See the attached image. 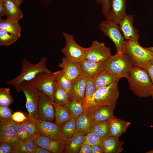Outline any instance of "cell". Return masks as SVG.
<instances>
[{
    "mask_svg": "<svg viewBox=\"0 0 153 153\" xmlns=\"http://www.w3.org/2000/svg\"><path fill=\"white\" fill-rule=\"evenodd\" d=\"M46 57H42L38 63L33 64L27 59L24 58L21 63L20 74L15 78L6 82L5 84L13 86L18 93L20 92V86L22 83L32 80L40 73L50 71L46 67Z\"/></svg>",
    "mask_w": 153,
    "mask_h": 153,
    "instance_id": "1",
    "label": "cell"
},
{
    "mask_svg": "<svg viewBox=\"0 0 153 153\" xmlns=\"http://www.w3.org/2000/svg\"><path fill=\"white\" fill-rule=\"evenodd\" d=\"M127 79L129 89L135 95L141 98L151 96L153 84L144 69L134 66Z\"/></svg>",
    "mask_w": 153,
    "mask_h": 153,
    "instance_id": "2",
    "label": "cell"
},
{
    "mask_svg": "<svg viewBox=\"0 0 153 153\" xmlns=\"http://www.w3.org/2000/svg\"><path fill=\"white\" fill-rule=\"evenodd\" d=\"M134 66L132 60L128 55L116 52L106 61L105 69L120 78L128 79Z\"/></svg>",
    "mask_w": 153,
    "mask_h": 153,
    "instance_id": "3",
    "label": "cell"
},
{
    "mask_svg": "<svg viewBox=\"0 0 153 153\" xmlns=\"http://www.w3.org/2000/svg\"><path fill=\"white\" fill-rule=\"evenodd\" d=\"M124 53L132 59L135 66L143 69L153 60V52L131 41H126Z\"/></svg>",
    "mask_w": 153,
    "mask_h": 153,
    "instance_id": "4",
    "label": "cell"
},
{
    "mask_svg": "<svg viewBox=\"0 0 153 153\" xmlns=\"http://www.w3.org/2000/svg\"><path fill=\"white\" fill-rule=\"evenodd\" d=\"M20 89L26 97V107L28 112V117L35 122L39 118L38 104L40 91L31 80L22 83Z\"/></svg>",
    "mask_w": 153,
    "mask_h": 153,
    "instance_id": "5",
    "label": "cell"
},
{
    "mask_svg": "<svg viewBox=\"0 0 153 153\" xmlns=\"http://www.w3.org/2000/svg\"><path fill=\"white\" fill-rule=\"evenodd\" d=\"M99 28L114 43L116 48V52L124 53L126 41L118 24L111 20L106 19L100 22Z\"/></svg>",
    "mask_w": 153,
    "mask_h": 153,
    "instance_id": "6",
    "label": "cell"
},
{
    "mask_svg": "<svg viewBox=\"0 0 153 153\" xmlns=\"http://www.w3.org/2000/svg\"><path fill=\"white\" fill-rule=\"evenodd\" d=\"M118 82L100 88L95 92L94 98L97 105H116L119 95Z\"/></svg>",
    "mask_w": 153,
    "mask_h": 153,
    "instance_id": "7",
    "label": "cell"
},
{
    "mask_svg": "<svg viewBox=\"0 0 153 153\" xmlns=\"http://www.w3.org/2000/svg\"><path fill=\"white\" fill-rule=\"evenodd\" d=\"M57 71L43 72L39 74L31 80L41 92L47 96L54 101L53 93Z\"/></svg>",
    "mask_w": 153,
    "mask_h": 153,
    "instance_id": "8",
    "label": "cell"
},
{
    "mask_svg": "<svg viewBox=\"0 0 153 153\" xmlns=\"http://www.w3.org/2000/svg\"><path fill=\"white\" fill-rule=\"evenodd\" d=\"M62 35L66 42V45L61 50L62 53L70 60L81 62L85 59V48L78 44L73 35L65 32Z\"/></svg>",
    "mask_w": 153,
    "mask_h": 153,
    "instance_id": "9",
    "label": "cell"
},
{
    "mask_svg": "<svg viewBox=\"0 0 153 153\" xmlns=\"http://www.w3.org/2000/svg\"><path fill=\"white\" fill-rule=\"evenodd\" d=\"M111 56L110 47L104 42L95 40L91 46L85 48V59L90 61L100 62L106 61Z\"/></svg>",
    "mask_w": 153,
    "mask_h": 153,
    "instance_id": "10",
    "label": "cell"
},
{
    "mask_svg": "<svg viewBox=\"0 0 153 153\" xmlns=\"http://www.w3.org/2000/svg\"><path fill=\"white\" fill-rule=\"evenodd\" d=\"M39 133L51 139L65 142L67 140L61 128L55 123L39 118L35 122Z\"/></svg>",
    "mask_w": 153,
    "mask_h": 153,
    "instance_id": "11",
    "label": "cell"
},
{
    "mask_svg": "<svg viewBox=\"0 0 153 153\" xmlns=\"http://www.w3.org/2000/svg\"><path fill=\"white\" fill-rule=\"evenodd\" d=\"M134 19L133 15L126 14L118 24L125 39L139 43L140 35L133 25Z\"/></svg>",
    "mask_w": 153,
    "mask_h": 153,
    "instance_id": "12",
    "label": "cell"
},
{
    "mask_svg": "<svg viewBox=\"0 0 153 153\" xmlns=\"http://www.w3.org/2000/svg\"><path fill=\"white\" fill-rule=\"evenodd\" d=\"M36 145H38L53 153L64 152L65 142L51 139L39 133L31 138Z\"/></svg>",
    "mask_w": 153,
    "mask_h": 153,
    "instance_id": "13",
    "label": "cell"
},
{
    "mask_svg": "<svg viewBox=\"0 0 153 153\" xmlns=\"http://www.w3.org/2000/svg\"><path fill=\"white\" fill-rule=\"evenodd\" d=\"M51 101L47 96L40 91L38 104L39 119L52 122L55 120V108Z\"/></svg>",
    "mask_w": 153,
    "mask_h": 153,
    "instance_id": "14",
    "label": "cell"
},
{
    "mask_svg": "<svg viewBox=\"0 0 153 153\" xmlns=\"http://www.w3.org/2000/svg\"><path fill=\"white\" fill-rule=\"evenodd\" d=\"M106 61L95 62L84 59L80 62L81 74L87 78L94 79L105 70Z\"/></svg>",
    "mask_w": 153,
    "mask_h": 153,
    "instance_id": "15",
    "label": "cell"
},
{
    "mask_svg": "<svg viewBox=\"0 0 153 153\" xmlns=\"http://www.w3.org/2000/svg\"><path fill=\"white\" fill-rule=\"evenodd\" d=\"M64 75L72 81L81 75L80 62L73 61L64 56L58 64Z\"/></svg>",
    "mask_w": 153,
    "mask_h": 153,
    "instance_id": "16",
    "label": "cell"
},
{
    "mask_svg": "<svg viewBox=\"0 0 153 153\" xmlns=\"http://www.w3.org/2000/svg\"><path fill=\"white\" fill-rule=\"evenodd\" d=\"M87 80L81 74L72 81L70 100L75 99L82 102L85 97Z\"/></svg>",
    "mask_w": 153,
    "mask_h": 153,
    "instance_id": "17",
    "label": "cell"
},
{
    "mask_svg": "<svg viewBox=\"0 0 153 153\" xmlns=\"http://www.w3.org/2000/svg\"><path fill=\"white\" fill-rule=\"evenodd\" d=\"M126 0H110V11L106 19L118 24L126 14Z\"/></svg>",
    "mask_w": 153,
    "mask_h": 153,
    "instance_id": "18",
    "label": "cell"
},
{
    "mask_svg": "<svg viewBox=\"0 0 153 153\" xmlns=\"http://www.w3.org/2000/svg\"><path fill=\"white\" fill-rule=\"evenodd\" d=\"M115 106L116 105L99 106L89 114L95 123L108 121L115 116L113 112Z\"/></svg>",
    "mask_w": 153,
    "mask_h": 153,
    "instance_id": "19",
    "label": "cell"
},
{
    "mask_svg": "<svg viewBox=\"0 0 153 153\" xmlns=\"http://www.w3.org/2000/svg\"><path fill=\"white\" fill-rule=\"evenodd\" d=\"M95 91L96 88L93 79L87 78L85 97L82 102L85 113L89 114L98 107L94 98Z\"/></svg>",
    "mask_w": 153,
    "mask_h": 153,
    "instance_id": "20",
    "label": "cell"
},
{
    "mask_svg": "<svg viewBox=\"0 0 153 153\" xmlns=\"http://www.w3.org/2000/svg\"><path fill=\"white\" fill-rule=\"evenodd\" d=\"M124 142L118 138L110 136L101 139L100 147L104 153H120L123 150Z\"/></svg>",
    "mask_w": 153,
    "mask_h": 153,
    "instance_id": "21",
    "label": "cell"
},
{
    "mask_svg": "<svg viewBox=\"0 0 153 153\" xmlns=\"http://www.w3.org/2000/svg\"><path fill=\"white\" fill-rule=\"evenodd\" d=\"M109 123L110 136L118 138L126 131L131 124L130 122L115 116L109 120Z\"/></svg>",
    "mask_w": 153,
    "mask_h": 153,
    "instance_id": "22",
    "label": "cell"
},
{
    "mask_svg": "<svg viewBox=\"0 0 153 153\" xmlns=\"http://www.w3.org/2000/svg\"><path fill=\"white\" fill-rule=\"evenodd\" d=\"M77 134L86 135L91 131L95 124L89 113H85L75 119Z\"/></svg>",
    "mask_w": 153,
    "mask_h": 153,
    "instance_id": "23",
    "label": "cell"
},
{
    "mask_svg": "<svg viewBox=\"0 0 153 153\" xmlns=\"http://www.w3.org/2000/svg\"><path fill=\"white\" fill-rule=\"evenodd\" d=\"M120 78L105 69L93 79L97 90L112 84L118 82Z\"/></svg>",
    "mask_w": 153,
    "mask_h": 153,
    "instance_id": "24",
    "label": "cell"
},
{
    "mask_svg": "<svg viewBox=\"0 0 153 153\" xmlns=\"http://www.w3.org/2000/svg\"><path fill=\"white\" fill-rule=\"evenodd\" d=\"M4 4L7 18L18 21L23 18V14L20 6L13 0H4Z\"/></svg>",
    "mask_w": 153,
    "mask_h": 153,
    "instance_id": "25",
    "label": "cell"
},
{
    "mask_svg": "<svg viewBox=\"0 0 153 153\" xmlns=\"http://www.w3.org/2000/svg\"><path fill=\"white\" fill-rule=\"evenodd\" d=\"M55 108V123L61 127L71 118L70 114L65 105H60L51 101Z\"/></svg>",
    "mask_w": 153,
    "mask_h": 153,
    "instance_id": "26",
    "label": "cell"
},
{
    "mask_svg": "<svg viewBox=\"0 0 153 153\" xmlns=\"http://www.w3.org/2000/svg\"><path fill=\"white\" fill-rule=\"evenodd\" d=\"M76 134L72 138L67 140L65 142V153H79L80 148L84 140L85 135Z\"/></svg>",
    "mask_w": 153,
    "mask_h": 153,
    "instance_id": "27",
    "label": "cell"
},
{
    "mask_svg": "<svg viewBox=\"0 0 153 153\" xmlns=\"http://www.w3.org/2000/svg\"><path fill=\"white\" fill-rule=\"evenodd\" d=\"M54 101L60 105H64L70 101L67 92L56 81L53 93Z\"/></svg>",
    "mask_w": 153,
    "mask_h": 153,
    "instance_id": "28",
    "label": "cell"
},
{
    "mask_svg": "<svg viewBox=\"0 0 153 153\" xmlns=\"http://www.w3.org/2000/svg\"><path fill=\"white\" fill-rule=\"evenodd\" d=\"M0 30L14 33H20L22 31L18 21L8 18L3 19L0 17Z\"/></svg>",
    "mask_w": 153,
    "mask_h": 153,
    "instance_id": "29",
    "label": "cell"
},
{
    "mask_svg": "<svg viewBox=\"0 0 153 153\" xmlns=\"http://www.w3.org/2000/svg\"><path fill=\"white\" fill-rule=\"evenodd\" d=\"M67 108L71 118L75 120L85 113L82 102L71 99L65 105Z\"/></svg>",
    "mask_w": 153,
    "mask_h": 153,
    "instance_id": "30",
    "label": "cell"
},
{
    "mask_svg": "<svg viewBox=\"0 0 153 153\" xmlns=\"http://www.w3.org/2000/svg\"><path fill=\"white\" fill-rule=\"evenodd\" d=\"M20 36V33H14L0 30V45L10 46L17 41Z\"/></svg>",
    "mask_w": 153,
    "mask_h": 153,
    "instance_id": "31",
    "label": "cell"
},
{
    "mask_svg": "<svg viewBox=\"0 0 153 153\" xmlns=\"http://www.w3.org/2000/svg\"><path fill=\"white\" fill-rule=\"evenodd\" d=\"M91 131L97 134L101 139L110 136L109 121L95 123Z\"/></svg>",
    "mask_w": 153,
    "mask_h": 153,
    "instance_id": "32",
    "label": "cell"
},
{
    "mask_svg": "<svg viewBox=\"0 0 153 153\" xmlns=\"http://www.w3.org/2000/svg\"><path fill=\"white\" fill-rule=\"evenodd\" d=\"M61 128L67 140L72 138L77 134L75 121L73 118H71Z\"/></svg>",
    "mask_w": 153,
    "mask_h": 153,
    "instance_id": "33",
    "label": "cell"
},
{
    "mask_svg": "<svg viewBox=\"0 0 153 153\" xmlns=\"http://www.w3.org/2000/svg\"><path fill=\"white\" fill-rule=\"evenodd\" d=\"M35 146L32 138L20 141L17 144L16 153H33Z\"/></svg>",
    "mask_w": 153,
    "mask_h": 153,
    "instance_id": "34",
    "label": "cell"
},
{
    "mask_svg": "<svg viewBox=\"0 0 153 153\" xmlns=\"http://www.w3.org/2000/svg\"><path fill=\"white\" fill-rule=\"evenodd\" d=\"M56 81L59 85L70 94L72 84V81L64 75L61 70L57 71Z\"/></svg>",
    "mask_w": 153,
    "mask_h": 153,
    "instance_id": "35",
    "label": "cell"
},
{
    "mask_svg": "<svg viewBox=\"0 0 153 153\" xmlns=\"http://www.w3.org/2000/svg\"><path fill=\"white\" fill-rule=\"evenodd\" d=\"M20 141L16 131H0V143L17 144Z\"/></svg>",
    "mask_w": 153,
    "mask_h": 153,
    "instance_id": "36",
    "label": "cell"
},
{
    "mask_svg": "<svg viewBox=\"0 0 153 153\" xmlns=\"http://www.w3.org/2000/svg\"><path fill=\"white\" fill-rule=\"evenodd\" d=\"M14 101L10 88L4 87L0 88V105L9 106Z\"/></svg>",
    "mask_w": 153,
    "mask_h": 153,
    "instance_id": "37",
    "label": "cell"
},
{
    "mask_svg": "<svg viewBox=\"0 0 153 153\" xmlns=\"http://www.w3.org/2000/svg\"><path fill=\"white\" fill-rule=\"evenodd\" d=\"M101 139L96 133L92 131L85 135L84 141L82 146L84 144L90 146L98 145L100 146Z\"/></svg>",
    "mask_w": 153,
    "mask_h": 153,
    "instance_id": "38",
    "label": "cell"
},
{
    "mask_svg": "<svg viewBox=\"0 0 153 153\" xmlns=\"http://www.w3.org/2000/svg\"><path fill=\"white\" fill-rule=\"evenodd\" d=\"M19 123L11 119L5 121H0V131L8 132H16Z\"/></svg>",
    "mask_w": 153,
    "mask_h": 153,
    "instance_id": "39",
    "label": "cell"
},
{
    "mask_svg": "<svg viewBox=\"0 0 153 153\" xmlns=\"http://www.w3.org/2000/svg\"><path fill=\"white\" fill-rule=\"evenodd\" d=\"M22 123L24 126L27 132L32 136L39 133L35 122L28 119Z\"/></svg>",
    "mask_w": 153,
    "mask_h": 153,
    "instance_id": "40",
    "label": "cell"
},
{
    "mask_svg": "<svg viewBox=\"0 0 153 153\" xmlns=\"http://www.w3.org/2000/svg\"><path fill=\"white\" fill-rule=\"evenodd\" d=\"M12 111L9 106L0 105V121H5L12 119Z\"/></svg>",
    "mask_w": 153,
    "mask_h": 153,
    "instance_id": "41",
    "label": "cell"
},
{
    "mask_svg": "<svg viewBox=\"0 0 153 153\" xmlns=\"http://www.w3.org/2000/svg\"><path fill=\"white\" fill-rule=\"evenodd\" d=\"M16 132L20 141L26 140L33 137L27 132L22 123H19Z\"/></svg>",
    "mask_w": 153,
    "mask_h": 153,
    "instance_id": "42",
    "label": "cell"
},
{
    "mask_svg": "<svg viewBox=\"0 0 153 153\" xmlns=\"http://www.w3.org/2000/svg\"><path fill=\"white\" fill-rule=\"evenodd\" d=\"M17 144L0 143V153H16Z\"/></svg>",
    "mask_w": 153,
    "mask_h": 153,
    "instance_id": "43",
    "label": "cell"
},
{
    "mask_svg": "<svg viewBox=\"0 0 153 153\" xmlns=\"http://www.w3.org/2000/svg\"><path fill=\"white\" fill-rule=\"evenodd\" d=\"M110 0H95L96 2L101 4V11L106 18L108 17L110 11Z\"/></svg>",
    "mask_w": 153,
    "mask_h": 153,
    "instance_id": "44",
    "label": "cell"
},
{
    "mask_svg": "<svg viewBox=\"0 0 153 153\" xmlns=\"http://www.w3.org/2000/svg\"><path fill=\"white\" fill-rule=\"evenodd\" d=\"M12 119L18 123H22L29 118L22 112L20 111H17L12 114Z\"/></svg>",
    "mask_w": 153,
    "mask_h": 153,
    "instance_id": "45",
    "label": "cell"
},
{
    "mask_svg": "<svg viewBox=\"0 0 153 153\" xmlns=\"http://www.w3.org/2000/svg\"><path fill=\"white\" fill-rule=\"evenodd\" d=\"M144 69L147 72L153 84V60Z\"/></svg>",
    "mask_w": 153,
    "mask_h": 153,
    "instance_id": "46",
    "label": "cell"
},
{
    "mask_svg": "<svg viewBox=\"0 0 153 153\" xmlns=\"http://www.w3.org/2000/svg\"><path fill=\"white\" fill-rule=\"evenodd\" d=\"M79 153H92L91 146L87 144H84L81 146Z\"/></svg>",
    "mask_w": 153,
    "mask_h": 153,
    "instance_id": "47",
    "label": "cell"
},
{
    "mask_svg": "<svg viewBox=\"0 0 153 153\" xmlns=\"http://www.w3.org/2000/svg\"><path fill=\"white\" fill-rule=\"evenodd\" d=\"M36 145V144H35ZM50 151L38 145H36L33 153H51Z\"/></svg>",
    "mask_w": 153,
    "mask_h": 153,
    "instance_id": "48",
    "label": "cell"
},
{
    "mask_svg": "<svg viewBox=\"0 0 153 153\" xmlns=\"http://www.w3.org/2000/svg\"><path fill=\"white\" fill-rule=\"evenodd\" d=\"M92 153H103V152L99 145H94L91 146Z\"/></svg>",
    "mask_w": 153,
    "mask_h": 153,
    "instance_id": "49",
    "label": "cell"
},
{
    "mask_svg": "<svg viewBox=\"0 0 153 153\" xmlns=\"http://www.w3.org/2000/svg\"><path fill=\"white\" fill-rule=\"evenodd\" d=\"M4 0H0V17L6 15L4 4Z\"/></svg>",
    "mask_w": 153,
    "mask_h": 153,
    "instance_id": "50",
    "label": "cell"
},
{
    "mask_svg": "<svg viewBox=\"0 0 153 153\" xmlns=\"http://www.w3.org/2000/svg\"><path fill=\"white\" fill-rule=\"evenodd\" d=\"M19 6L22 4L24 0H13Z\"/></svg>",
    "mask_w": 153,
    "mask_h": 153,
    "instance_id": "51",
    "label": "cell"
},
{
    "mask_svg": "<svg viewBox=\"0 0 153 153\" xmlns=\"http://www.w3.org/2000/svg\"><path fill=\"white\" fill-rule=\"evenodd\" d=\"M147 49L153 52V46L148 47H145Z\"/></svg>",
    "mask_w": 153,
    "mask_h": 153,
    "instance_id": "52",
    "label": "cell"
},
{
    "mask_svg": "<svg viewBox=\"0 0 153 153\" xmlns=\"http://www.w3.org/2000/svg\"><path fill=\"white\" fill-rule=\"evenodd\" d=\"M146 153H153V149L151 150L146 152Z\"/></svg>",
    "mask_w": 153,
    "mask_h": 153,
    "instance_id": "53",
    "label": "cell"
},
{
    "mask_svg": "<svg viewBox=\"0 0 153 153\" xmlns=\"http://www.w3.org/2000/svg\"><path fill=\"white\" fill-rule=\"evenodd\" d=\"M151 96L152 97V99L153 100V92L152 93V94L151 95Z\"/></svg>",
    "mask_w": 153,
    "mask_h": 153,
    "instance_id": "54",
    "label": "cell"
}]
</instances>
